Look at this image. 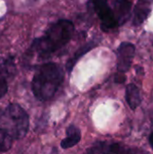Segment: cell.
I'll return each instance as SVG.
<instances>
[{"instance_id": "obj_8", "label": "cell", "mask_w": 153, "mask_h": 154, "mask_svg": "<svg viewBox=\"0 0 153 154\" xmlns=\"http://www.w3.org/2000/svg\"><path fill=\"white\" fill-rule=\"evenodd\" d=\"M132 3L129 0H116L115 2L114 14L118 25L124 24L130 17Z\"/></svg>"}, {"instance_id": "obj_1", "label": "cell", "mask_w": 153, "mask_h": 154, "mask_svg": "<svg viewBox=\"0 0 153 154\" xmlns=\"http://www.w3.org/2000/svg\"><path fill=\"white\" fill-rule=\"evenodd\" d=\"M74 31L75 26L71 21L60 19L52 23L42 36L33 40L28 53L39 59H47L69 42Z\"/></svg>"}, {"instance_id": "obj_9", "label": "cell", "mask_w": 153, "mask_h": 154, "mask_svg": "<svg viewBox=\"0 0 153 154\" xmlns=\"http://www.w3.org/2000/svg\"><path fill=\"white\" fill-rule=\"evenodd\" d=\"M97 44H98L97 42H96V41L93 40V41H90V42H87L86 44L82 45V46L75 52V54L67 61V63H66V69H67L68 72L70 73L71 70L74 69L76 63L78 61V60H79L81 57H83L86 53L89 52L92 49H94L95 47H96Z\"/></svg>"}, {"instance_id": "obj_15", "label": "cell", "mask_w": 153, "mask_h": 154, "mask_svg": "<svg viewBox=\"0 0 153 154\" xmlns=\"http://www.w3.org/2000/svg\"><path fill=\"white\" fill-rule=\"evenodd\" d=\"M125 81V76L123 73H118L115 76V82L116 83H124Z\"/></svg>"}, {"instance_id": "obj_6", "label": "cell", "mask_w": 153, "mask_h": 154, "mask_svg": "<svg viewBox=\"0 0 153 154\" xmlns=\"http://www.w3.org/2000/svg\"><path fill=\"white\" fill-rule=\"evenodd\" d=\"M117 70L118 73L127 72L133 63L135 54V47L131 42H122L117 49Z\"/></svg>"}, {"instance_id": "obj_5", "label": "cell", "mask_w": 153, "mask_h": 154, "mask_svg": "<svg viewBox=\"0 0 153 154\" xmlns=\"http://www.w3.org/2000/svg\"><path fill=\"white\" fill-rule=\"evenodd\" d=\"M88 154H142V152L126 147L120 143H105L99 142L94 144L89 151L87 152Z\"/></svg>"}, {"instance_id": "obj_10", "label": "cell", "mask_w": 153, "mask_h": 154, "mask_svg": "<svg viewBox=\"0 0 153 154\" xmlns=\"http://www.w3.org/2000/svg\"><path fill=\"white\" fill-rule=\"evenodd\" d=\"M66 134H67L66 138H64L60 143V146L62 149L71 148L77 145L81 140V134L79 129L73 125H69L67 128Z\"/></svg>"}, {"instance_id": "obj_3", "label": "cell", "mask_w": 153, "mask_h": 154, "mask_svg": "<svg viewBox=\"0 0 153 154\" xmlns=\"http://www.w3.org/2000/svg\"><path fill=\"white\" fill-rule=\"evenodd\" d=\"M0 128L13 139H22L29 129V116L19 105L10 104L5 108L0 109Z\"/></svg>"}, {"instance_id": "obj_4", "label": "cell", "mask_w": 153, "mask_h": 154, "mask_svg": "<svg viewBox=\"0 0 153 154\" xmlns=\"http://www.w3.org/2000/svg\"><path fill=\"white\" fill-rule=\"evenodd\" d=\"M94 11L101 22V29L104 32H109L118 26L113 9L107 3V0H89Z\"/></svg>"}, {"instance_id": "obj_12", "label": "cell", "mask_w": 153, "mask_h": 154, "mask_svg": "<svg viewBox=\"0 0 153 154\" xmlns=\"http://www.w3.org/2000/svg\"><path fill=\"white\" fill-rule=\"evenodd\" d=\"M13 138L3 129L0 128V153L9 151L13 144Z\"/></svg>"}, {"instance_id": "obj_7", "label": "cell", "mask_w": 153, "mask_h": 154, "mask_svg": "<svg viewBox=\"0 0 153 154\" xmlns=\"http://www.w3.org/2000/svg\"><path fill=\"white\" fill-rule=\"evenodd\" d=\"M153 6V0H138L133 10V23L139 26L149 17Z\"/></svg>"}, {"instance_id": "obj_2", "label": "cell", "mask_w": 153, "mask_h": 154, "mask_svg": "<svg viewBox=\"0 0 153 154\" xmlns=\"http://www.w3.org/2000/svg\"><path fill=\"white\" fill-rule=\"evenodd\" d=\"M64 79L62 68L55 62H47L39 66L32 80L34 97L41 101L51 99Z\"/></svg>"}, {"instance_id": "obj_11", "label": "cell", "mask_w": 153, "mask_h": 154, "mask_svg": "<svg viewBox=\"0 0 153 154\" xmlns=\"http://www.w3.org/2000/svg\"><path fill=\"white\" fill-rule=\"evenodd\" d=\"M125 99L132 110H135L142 103V97L139 88L134 84H129L125 90Z\"/></svg>"}, {"instance_id": "obj_14", "label": "cell", "mask_w": 153, "mask_h": 154, "mask_svg": "<svg viewBox=\"0 0 153 154\" xmlns=\"http://www.w3.org/2000/svg\"><path fill=\"white\" fill-rule=\"evenodd\" d=\"M10 65H9V60H5L4 59H2V57H0V73L2 74H5L8 75L9 71H10Z\"/></svg>"}, {"instance_id": "obj_16", "label": "cell", "mask_w": 153, "mask_h": 154, "mask_svg": "<svg viewBox=\"0 0 153 154\" xmlns=\"http://www.w3.org/2000/svg\"><path fill=\"white\" fill-rule=\"evenodd\" d=\"M149 143H150V145L151 146V148L153 149V133L151 134V135L149 137Z\"/></svg>"}, {"instance_id": "obj_13", "label": "cell", "mask_w": 153, "mask_h": 154, "mask_svg": "<svg viewBox=\"0 0 153 154\" xmlns=\"http://www.w3.org/2000/svg\"><path fill=\"white\" fill-rule=\"evenodd\" d=\"M8 89V86H7V81L5 79V77L4 74L0 73V98L3 97Z\"/></svg>"}]
</instances>
